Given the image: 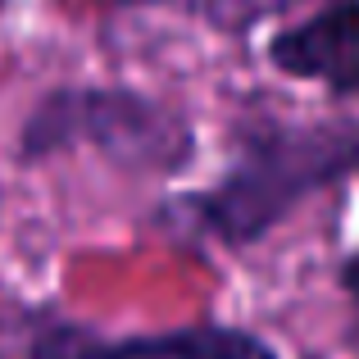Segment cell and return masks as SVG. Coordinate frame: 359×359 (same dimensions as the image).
Listing matches in <instances>:
<instances>
[{
	"label": "cell",
	"mask_w": 359,
	"mask_h": 359,
	"mask_svg": "<svg viewBox=\"0 0 359 359\" xmlns=\"http://www.w3.org/2000/svg\"><path fill=\"white\" fill-rule=\"evenodd\" d=\"M264 60L296 82H318L332 96H359V0H323L264 41Z\"/></svg>",
	"instance_id": "4"
},
{
	"label": "cell",
	"mask_w": 359,
	"mask_h": 359,
	"mask_svg": "<svg viewBox=\"0 0 359 359\" xmlns=\"http://www.w3.org/2000/svg\"><path fill=\"white\" fill-rule=\"evenodd\" d=\"M359 177V118L245 114L232 128V164L210 187L182 196L191 232L245 250L282 228L318 191Z\"/></svg>",
	"instance_id": "1"
},
{
	"label": "cell",
	"mask_w": 359,
	"mask_h": 359,
	"mask_svg": "<svg viewBox=\"0 0 359 359\" xmlns=\"http://www.w3.org/2000/svg\"><path fill=\"white\" fill-rule=\"evenodd\" d=\"M23 359H282V351L241 323H182L105 337L69 318H41L27 337Z\"/></svg>",
	"instance_id": "3"
},
{
	"label": "cell",
	"mask_w": 359,
	"mask_h": 359,
	"mask_svg": "<svg viewBox=\"0 0 359 359\" xmlns=\"http://www.w3.org/2000/svg\"><path fill=\"white\" fill-rule=\"evenodd\" d=\"M337 282H341L346 296H355V300H359V250H351V255L341 259V269H337Z\"/></svg>",
	"instance_id": "5"
},
{
	"label": "cell",
	"mask_w": 359,
	"mask_h": 359,
	"mask_svg": "<svg viewBox=\"0 0 359 359\" xmlns=\"http://www.w3.org/2000/svg\"><path fill=\"white\" fill-rule=\"evenodd\" d=\"M114 9H159V5H173V0H109Z\"/></svg>",
	"instance_id": "6"
},
{
	"label": "cell",
	"mask_w": 359,
	"mask_h": 359,
	"mask_svg": "<svg viewBox=\"0 0 359 359\" xmlns=\"http://www.w3.org/2000/svg\"><path fill=\"white\" fill-rule=\"evenodd\" d=\"M96 150L132 177L173 182L196 164V123L187 109L123 82H69L36 96L14 141L18 164H46L69 150Z\"/></svg>",
	"instance_id": "2"
},
{
	"label": "cell",
	"mask_w": 359,
	"mask_h": 359,
	"mask_svg": "<svg viewBox=\"0 0 359 359\" xmlns=\"http://www.w3.org/2000/svg\"><path fill=\"white\" fill-rule=\"evenodd\" d=\"M300 359H327V355H318V351H305V355H300Z\"/></svg>",
	"instance_id": "7"
}]
</instances>
